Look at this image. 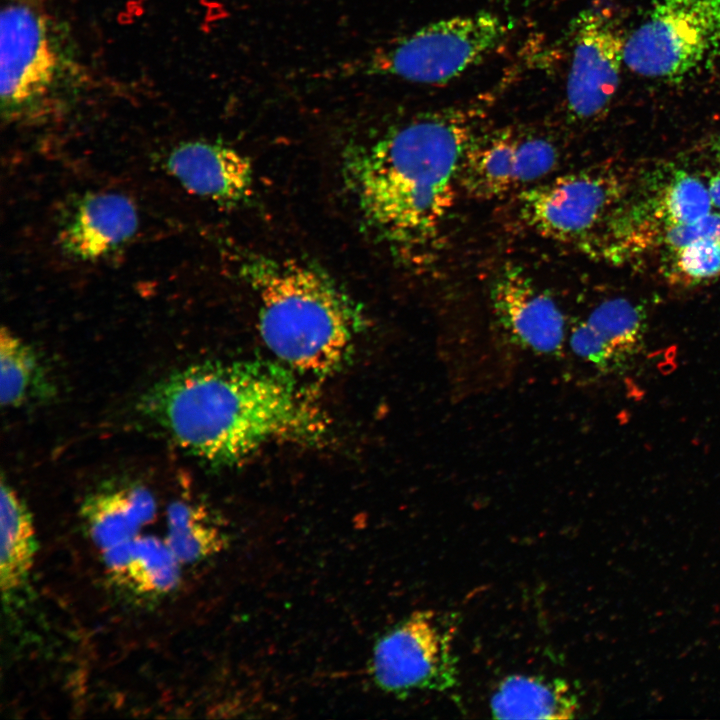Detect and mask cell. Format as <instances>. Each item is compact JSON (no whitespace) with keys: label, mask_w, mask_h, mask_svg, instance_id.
I'll return each mask as SVG.
<instances>
[{"label":"cell","mask_w":720,"mask_h":720,"mask_svg":"<svg viewBox=\"0 0 720 720\" xmlns=\"http://www.w3.org/2000/svg\"><path fill=\"white\" fill-rule=\"evenodd\" d=\"M294 373L258 361L198 363L153 385L140 408L187 453L233 464L269 443L324 437L327 417Z\"/></svg>","instance_id":"cell-1"},{"label":"cell","mask_w":720,"mask_h":720,"mask_svg":"<svg viewBox=\"0 0 720 720\" xmlns=\"http://www.w3.org/2000/svg\"><path fill=\"white\" fill-rule=\"evenodd\" d=\"M471 110L426 114L358 146L345 177L360 213L385 243L415 249L436 234L451 207L464 152L478 134Z\"/></svg>","instance_id":"cell-2"},{"label":"cell","mask_w":720,"mask_h":720,"mask_svg":"<svg viewBox=\"0 0 720 720\" xmlns=\"http://www.w3.org/2000/svg\"><path fill=\"white\" fill-rule=\"evenodd\" d=\"M240 272L257 299L261 338L283 366L324 376L344 362L363 315L333 279L310 264L266 256H249Z\"/></svg>","instance_id":"cell-3"},{"label":"cell","mask_w":720,"mask_h":720,"mask_svg":"<svg viewBox=\"0 0 720 720\" xmlns=\"http://www.w3.org/2000/svg\"><path fill=\"white\" fill-rule=\"evenodd\" d=\"M507 32L502 19L488 11L445 18L346 64L340 72L447 83L487 58Z\"/></svg>","instance_id":"cell-4"},{"label":"cell","mask_w":720,"mask_h":720,"mask_svg":"<svg viewBox=\"0 0 720 720\" xmlns=\"http://www.w3.org/2000/svg\"><path fill=\"white\" fill-rule=\"evenodd\" d=\"M720 56V0H658L626 36L624 64L650 79L679 81Z\"/></svg>","instance_id":"cell-5"},{"label":"cell","mask_w":720,"mask_h":720,"mask_svg":"<svg viewBox=\"0 0 720 720\" xmlns=\"http://www.w3.org/2000/svg\"><path fill=\"white\" fill-rule=\"evenodd\" d=\"M455 632L454 615L414 611L377 641L370 665L374 682L394 694L454 688L459 681Z\"/></svg>","instance_id":"cell-6"},{"label":"cell","mask_w":720,"mask_h":720,"mask_svg":"<svg viewBox=\"0 0 720 720\" xmlns=\"http://www.w3.org/2000/svg\"><path fill=\"white\" fill-rule=\"evenodd\" d=\"M629 181L614 167H595L532 186L519 196L522 221L542 236L584 242L624 200Z\"/></svg>","instance_id":"cell-7"},{"label":"cell","mask_w":720,"mask_h":720,"mask_svg":"<svg viewBox=\"0 0 720 720\" xmlns=\"http://www.w3.org/2000/svg\"><path fill=\"white\" fill-rule=\"evenodd\" d=\"M558 162L546 138L499 130L477 134L464 152L458 180L477 199H492L535 183Z\"/></svg>","instance_id":"cell-8"},{"label":"cell","mask_w":720,"mask_h":720,"mask_svg":"<svg viewBox=\"0 0 720 720\" xmlns=\"http://www.w3.org/2000/svg\"><path fill=\"white\" fill-rule=\"evenodd\" d=\"M713 206L707 185L685 170L664 167L652 173L642 195L625 212L614 211L607 218L609 228L605 237L614 252L626 243L640 248L655 245L660 234L668 228L692 223L708 215Z\"/></svg>","instance_id":"cell-9"},{"label":"cell","mask_w":720,"mask_h":720,"mask_svg":"<svg viewBox=\"0 0 720 720\" xmlns=\"http://www.w3.org/2000/svg\"><path fill=\"white\" fill-rule=\"evenodd\" d=\"M626 36L614 19L595 9L583 10L574 20L566 99L575 118L592 119L612 101L624 64Z\"/></svg>","instance_id":"cell-10"},{"label":"cell","mask_w":720,"mask_h":720,"mask_svg":"<svg viewBox=\"0 0 720 720\" xmlns=\"http://www.w3.org/2000/svg\"><path fill=\"white\" fill-rule=\"evenodd\" d=\"M0 43L2 109L11 119L25 114L47 91L57 57L44 19L25 5L2 10Z\"/></svg>","instance_id":"cell-11"},{"label":"cell","mask_w":720,"mask_h":720,"mask_svg":"<svg viewBox=\"0 0 720 720\" xmlns=\"http://www.w3.org/2000/svg\"><path fill=\"white\" fill-rule=\"evenodd\" d=\"M490 301L497 322L516 343L538 354L561 352L563 313L520 268L507 266L496 275Z\"/></svg>","instance_id":"cell-12"},{"label":"cell","mask_w":720,"mask_h":720,"mask_svg":"<svg viewBox=\"0 0 720 720\" xmlns=\"http://www.w3.org/2000/svg\"><path fill=\"white\" fill-rule=\"evenodd\" d=\"M138 214L134 203L114 192H89L65 208L57 232L62 251L80 261L111 255L135 235Z\"/></svg>","instance_id":"cell-13"},{"label":"cell","mask_w":720,"mask_h":720,"mask_svg":"<svg viewBox=\"0 0 720 720\" xmlns=\"http://www.w3.org/2000/svg\"><path fill=\"white\" fill-rule=\"evenodd\" d=\"M166 168L187 191L216 203L240 204L253 193L251 161L242 152L222 143L183 142L168 154Z\"/></svg>","instance_id":"cell-14"},{"label":"cell","mask_w":720,"mask_h":720,"mask_svg":"<svg viewBox=\"0 0 720 720\" xmlns=\"http://www.w3.org/2000/svg\"><path fill=\"white\" fill-rule=\"evenodd\" d=\"M155 512L154 497L139 485L106 488L89 496L81 508L88 534L102 552L139 535Z\"/></svg>","instance_id":"cell-15"},{"label":"cell","mask_w":720,"mask_h":720,"mask_svg":"<svg viewBox=\"0 0 720 720\" xmlns=\"http://www.w3.org/2000/svg\"><path fill=\"white\" fill-rule=\"evenodd\" d=\"M103 558L112 580L139 595L165 594L179 581L180 562L153 536L137 535L103 551Z\"/></svg>","instance_id":"cell-16"},{"label":"cell","mask_w":720,"mask_h":720,"mask_svg":"<svg viewBox=\"0 0 720 720\" xmlns=\"http://www.w3.org/2000/svg\"><path fill=\"white\" fill-rule=\"evenodd\" d=\"M489 706L497 719H570L580 703L564 679L514 674L497 685Z\"/></svg>","instance_id":"cell-17"},{"label":"cell","mask_w":720,"mask_h":720,"mask_svg":"<svg viewBox=\"0 0 720 720\" xmlns=\"http://www.w3.org/2000/svg\"><path fill=\"white\" fill-rule=\"evenodd\" d=\"M0 526V586L3 593H10L27 578L37 544L30 512L4 480L0 492Z\"/></svg>","instance_id":"cell-18"},{"label":"cell","mask_w":720,"mask_h":720,"mask_svg":"<svg viewBox=\"0 0 720 720\" xmlns=\"http://www.w3.org/2000/svg\"><path fill=\"white\" fill-rule=\"evenodd\" d=\"M49 394V382L36 353L3 327L0 333L1 404L18 407Z\"/></svg>","instance_id":"cell-19"},{"label":"cell","mask_w":720,"mask_h":720,"mask_svg":"<svg viewBox=\"0 0 720 720\" xmlns=\"http://www.w3.org/2000/svg\"><path fill=\"white\" fill-rule=\"evenodd\" d=\"M165 543L180 563H194L222 551L226 536L202 506L186 502L170 505Z\"/></svg>","instance_id":"cell-20"},{"label":"cell","mask_w":720,"mask_h":720,"mask_svg":"<svg viewBox=\"0 0 720 720\" xmlns=\"http://www.w3.org/2000/svg\"><path fill=\"white\" fill-rule=\"evenodd\" d=\"M586 321L609 341L623 363L639 350L646 313L641 305L619 297L599 304Z\"/></svg>","instance_id":"cell-21"},{"label":"cell","mask_w":720,"mask_h":720,"mask_svg":"<svg viewBox=\"0 0 720 720\" xmlns=\"http://www.w3.org/2000/svg\"><path fill=\"white\" fill-rule=\"evenodd\" d=\"M673 273L687 284L720 276V241L704 239L671 254Z\"/></svg>","instance_id":"cell-22"},{"label":"cell","mask_w":720,"mask_h":720,"mask_svg":"<svg viewBox=\"0 0 720 720\" xmlns=\"http://www.w3.org/2000/svg\"><path fill=\"white\" fill-rule=\"evenodd\" d=\"M570 346L576 355L600 370L622 364L614 347L586 320L573 328Z\"/></svg>","instance_id":"cell-23"},{"label":"cell","mask_w":720,"mask_h":720,"mask_svg":"<svg viewBox=\"0 0 720 720\" xmlns=\"http://www.w3.org/2000/svg\"><path fill=\"white\" fill-rule=\"evenodd\" d=\"M704 239L720 241V213L710 212L692 223L668 228L660 234L656 243L673 254L693 242Z\"/></svg>","instance_id":"cell-24"},{"label":"cell","mask_w":720,"mask_h":720,"mask_svg":"<svg viewBox=\"0 0 720 720\" xmlns=\"http://www.w3.org/2000/svg\"><path fill=\"white\" fill-rule=\"evenodd\" d=\"M707 187L711 196L713 206L720 209V171L709 177Z\"/></svg>","instance_id":"cell-25"},{"label":"cell","mask_w":720,"mask_h":720,"mask_svg":"<svg viewBox=\"0 0 720 720\" xmlns=\"http://www.w3.org/2000/svg\"><path fill=\"white\" fill-rule=\"evenodd\" d=\"M712 150L716 156V158L720 162V138H718L712 145Z\"/></svg>","instance_id":"cell-26"}]
</instances>
